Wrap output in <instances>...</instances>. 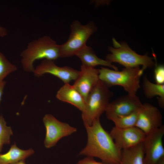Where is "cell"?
Returning a JSON list of instances; mask_svg holds the SVG:
<instances>
[{
  "label": "cell",
  "mask_w": 164,
  "mask_h": 164,
  "mask_svg": "<svg viewBox=\"0 0 164 164\" xmlns=\"http://www.w3.org/2000/svg\"><path fill=\"white\" fill-rule=\"evenodd\" d=\"M84 127L87 143L78 155L96 157L107 164H120L122 150L116 145L110 133L103 128L100 118L95 120L91 125Z\"/></svg>",
  "instance_id": "1"
},
{
  "label": "cell",
  "mask_w": 164,
  "mask_h": 164,
  "mask_svg": "<svg viewBox=\"0 0 164 164\" xmlns=\"http://www.w3.org/2000/svg\"><path fill=\"white\" fill-rule=\"evenodd\" d=\"M21 63L23 70L33 72L34 63L43 59L55 60L60 57V45L50 36H44L28 43L20 54Z\"/></svg>",
  "instance_id": "2"
},
{
  "label": "cell",
  "mask_w": 164,
  "mask_h": 164,
  "mask_svg": "<svg viewBox=\"0 0 164 164\" xmlns=\"http://www.w3.org/2000/svg\"><path fill=\"white\" fill-rule=\"evenodd\" d=\"M145 69L139 67L125 68L121 71L101 67L99 69V79L108 87L119 86L127 94L135 95L140 87V79Z\"/></svg>",
  "instance_id": "3"
},
{
  "label": "cell",
  "mask_w": 164,
  "mask_h": 164,
  "mask_svg": "<svg viewBox=\"0 0 164 164\" xmlns=\"http://www.w3.org/2000/svg\"><path fill=\"white\" fill-rule=\"evenodd\" d=\"M113 94L100 80L89 94L81 117L84 126H91L105 111Z\"/></svg>",
  "instance_id": "4"
},
{
  "label": "cell",
  "mask_w": 164,
  "mask_h": 164,
  "mask_svg": "<svg viewBox=\"0 0 164 164\" xmlns=\"http://www.w3.org/2000/svg\"><path fill=\"white\" fill-rule=\"evenodd\" d=\"M114 47H109L110 53L106 60L112 63H117L125 68H134L142 66L145 69L155 67L156 62L147 54L141 55L132 50L125 43H120L113 39Z\"/></svg>",
  "instance_id": "5"
},
{
  "label": "cell",
  "mask_w": 164,
  "mask_h": 164,
  "mask_svg": "<svg viewBox=\"0 0 164 164\" xmlns=\"http://www.w3.org/2000/svg\"><path fill=\"white\" fill-rule=\"evenodd\" d=\"M71 32L67 40L60 45V57H68L75 55L86 46V43L90 37L97 30L94 23L90 21L83 25L75 20L70 26Z\"/></svg>",
  "instance_id": "6"
},
{
  "label": "cell",
  "mask_w": 164,
  "mask_h": 164,
  "mask_svg": "<svg viewBox=\"0 0 164 164\" xmlns=\"http://www.w3.org/2000/svg\"><path fill=\"white\" fill-rule=\"evenodd\" d=\"M43 121L46 130L44 143L47 148L53 147L63 138L77 131L75 127L58 120L50 114H45L43 118Z\"/></svg>",
  "instance_id": "7"
},
{
  "label": "cell",
  "mask_w": 164,
  "mask_h": 164,
  "mask_svg": "<svg viewBox=\"0 0 164 164\" xmlns=\"http://www.w3.org/2000/svg\"><path fill=\"white\" fill-rule=\"evenodd\" d=\"M164 135L163 125L146 135L143 142L144 164H155L158 160L164 157Z\"/></svg>",
  "instance_id": "8"
},
{
  "label": "cell",
  "mask_w": 164,
  "mask_h": 164,
  "mask_svg": "<svg viewBox=\"0 0 164 164\" xmlns=\"http://www.w3.org/2000/svg\"><path fill=\"white\" fill-rule=\"evenodd\" d=\"M142 104L136 95L120 96L109 103L105 111L107 117L111 120L129 114L138 110Z\"/></svg>",
  "instance_id": "9"
},
{
  "label": "cell",
  "mask_w": 164,
  "mask_h": 164,
  "mask_svg": "<svg viewBox=\"0 0 164 164\" xmlns=\"http://www.w3.org/2000/svg\"><path fill=\"white\" fill-rule=\"evenodd\" d=\"M162 116L156 106L148 103L142 104L138 111L136 127L146 135L160 127L163 125Z\"/></svg>",
  "instance_id": "10"
},
{
  "label": "cell",
  "mask_w": 164,
  "mask_h": 164,
  "mask_svg": "<svg viewBox=\"0 0 164 164\" xmlns=\"http://www.w3.org/2000/svg\"><path fill=\"white\" fill-rule=\"evenodd\" d=\"M117 146L121 150L135 146L142 143L146 134L136 126L125 128L114 127L110 133Z\"/></svg>",
  "instance_id": "11"
},
{
  "label": "cell",
  "mask_w": 164,
  "mask_h": 164,
  "mask_svg": "<svg viewBox=\"0 0 164 164\" xmlns=\"http://www.w3.org/2000/svg\"><path fill=\"white\" fill-rule=\"evenodd\" d=\"M33 73L37 77L46 73L50 74L58 78L65 84L75 80L79 76L80 71L69 67H59L53 60L44 59L35 68Z\"/></svg>",
  "instance_id": "12"
},
{
  "label": "cell",
  "mask_w": 164,
  "mask_h": 164,
  "mask_svg": "<svg viewBox=\"0 0 164 164\" xmlns=\"http://www.w3.org/2000/svg\"><path fill=\"white\" fill-rule=\"evenodd\" d=\"M99 69L82 65L79 76L73 85L85 102L91 91L100 80Z\"/></svg>",
  "instance_id": "13"
},
{
  "label": "cell",
  "mask_w": 164,
  "mask_h": 164,
  "mask_svg": "<svg viewBox=\"0 0 164 164\" xmlns=\"http://www.w3.org/2000/svg\"><path fill=\"white\" fill-rule=\"evenodd\" d=\"M56 97L59 100L69 103L81 112L85 105V100L81 94L69 83L64 84L57 91Z\"/></svg>",
  "instance_id": "14"
},
{
  "label": "cell",
  "mask_w": 164,
  "mask_h": 164,
  "mask_svg": "<svg viewBox=\"0 0 164 164\" xmlns=\"http://www.w3.org/2000/svg\"><path fill=\"white\" fill-rule=\"evenodd\" d=\"M81 60L82 65L92 67L101 65L118 70L117 67L107 60L100 58L96 55L92 48L87 45L75 55Z\"/></svg>",
  "instance_id": "15"
},
{
  "label": "cell",
  "mask_w": 164,
  "mask_h": 164,
  "mask_svg": "<svg viewBox=\"0 0 164 164\" xmlns=\"http://www.w3.org/2000/svg\"><path fill=\"white\" fill-rule=\"evenodd\" d=\"M32 149L24 150L20 149L15 143L8 152L0 153V164H13L19 161L25 160L34 153Z\"/></svg>",
  "instance_id": "16"
},
{
  "label": "cell",
  "mask_w": 164,
  "mask_h": 164,
  "mask_svg": "<svg viewBox=\"0 0 164 164\" xmlns=\"http://www.w3.org/2000/svg\"><path fill=\"white\" fill-rule=\"evenodd\" d=\"M142 89L145 97L151 99L157 96L159 106L162 108L164 107V84H159L150 81L146 76L143 79Z\"/></svg>",
  "instance_id": "17"
},
{
  "label": "cell",
  "mask_w": 164,
  "mask_h": 164,
  "mask_svg": "<svg viewBox=\"0 0 164 164\" xmlns=\"http://www.w3.org/2000/svg\"><path fill=\"white\" fill-rule=\"evenodd\" d=\"M143 142L135 146L122 150L120 164H144Z\"/></svg>",
  "instance_id": "18"
},
{
  "label": "cell",
  "mask_w": 164,
  "mask_h": 164,
  "mask_svg": "<svg viewBox=\"0 0 164 164\" xmlns=\"http://www.w3.org/2000/svg\"><path fill=\"white\" fill-rule=\"evenodd\" d=\"M138 110L128 115L114 117L111 120L114 123V126L119 128L135 126Z\"/></svg>",
  "instance_id": "19"
},
{
  "label": "cell",
  "mask_w": 164,
  "mask_h": 164,
  "mask_svg": "<svg viewBox=\"0 0 164 164\" xmlns=\"http://www.w3.org/2000/svg\"><path fill=\"white\" fill-rule=\"evenodd\" d=\"M17 69L16 65L11 63L0 51V82Z\"/></svg>",
  "instance_id": "20"
},
{
  "label": "cell",
  "mask_w": 164,
  "mask_h": 164,
  "mask_svg": "<svg viewBox=\"0 0 164 164\" xmlns=\"http://www.w3.org/2000/svg\"><path fill=\"white\" fill-rule=\"evenodd\" d=\"M12 135L11 127L6 125L4 118L0 115V152L4 145L10 144V137Z\"/></svg>",
  "instance_id": "21"
},
{
  "label": "cell",
  "mask_w": 164,
  "mask_h": 164,
  "mask_svg": "<svg viewBox=\"0 0 164 164\" xmlns=\"http://www.w3.org/2000/svg\"><path fill=\"white\" fill-rule=\"evenodd\" d=\"M154 71V78L155 83L164 84V67L163 65H157L156 62Z\"/></svg>",
  "instance_id": "22"
},
{
  "label": "cell",
  "mask_w": 164,
  "mask_h": 164,
  "mask_svg": "<svg viewBox=\"0 0 164 164\" xmlns=\"http://www.w3.org/2000/svg\"><path fill=\"white\" fill-rule=\"evenodd\" d=\"M76 164H108L96 161L92 157H86L79 160Z\"/></svg>",
  "instance_id": "23"
},
{
  "label": "cell",
  "mask_w": 164,
  "mask_h": 164,
  "mask_svg": "<svg viewBox=\"0 0 164 164\" xmlns=\"http://www.w3.org/2000/svg\"><path fill=\"white\" fill-rule=\"evenodd\" d=\"M6 82L3 81L0 82V103L2 100V97Z\"/></svg>",
  "instance_id": "24"
},
{
  "label": "cell",
  "mask_w": 164,
  "mask_h": 164,
  "mask_svg": "<svg viewBox=\"0 0 164 164\" xmlns=\"http://www.w3.org/2000/svg\"><path fill=\"white\" fill-rule=\"evenodd\" d=\"M8 34L6 29L3 27L0 26V37H3Z\"/></svg>",
  "instance_id": "25"
},
{
  "label": "cell",
  "mask_w": 164,
  "mask_h": 164,
  "mask_svg": "<svg viewBox=\"0 0 164 164\" xmlns=\"http://www.w3.org/2000/svg\"><path fill=\"white\" fill-rule=\"evenodd\" d=\"M155 164H164V157L158 160Z\"/></svg>",
  "instance_id": "26"
},
{
  "label": "cell",
  "mask_w": 164,
  "mask_h": 164,
  "mask_svg": "<svg viewBox=\"0 0 164 164\" xmlns=\"http://www.w3.org/2000/svg\"><path fill=\"white\" fill-rule=\"evenodd\" d=\"M13 164H26L25 162V160H22L19 161Z\"/></svg>",
  "instance_id": "27"
}]
</instances>
